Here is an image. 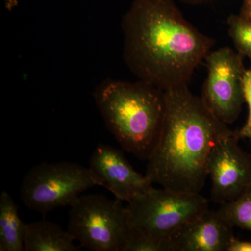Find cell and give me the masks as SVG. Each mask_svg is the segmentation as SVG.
Here are the masks:
<instances>
[{
  "mask_svg": "<svg viewBox=\"0 0 251 251\" xmlns=\"http://www.w3.org/2000/svg\"><path fill=\"white\" fill-rule=\"evenodd\" d=\"M69 231L49 220L26 224L25 251H80Z\"/></svg>",
  "mask_w": 251,
  "mask_h": 251,
  "instance_id": "cell-11",
  "label": "cell"
},
{
  "mask_svg": "<svg viewBox=\"0 0 251 251\" xmlns=\"http://www.w3.org/2000/svg\"><path fill=\"white\" fill-rule=\"evenodd\" d=\"M25 227L11 195L2 191L0 196V251H24Z\"/></svg>",
  "mask_w": 251,
  "mask_h": 251,
  "instance_id": "cell-12",
  "label": "cell"
},
{
  "mask_svg": "<svg viewBox=\"0 0 251 251\" xmlns=\"http://www.w3.org/2000/svg\"><path fill=\"white\" fill-rule=\"evenodd\" d=\"M243 89H244V99L247 103L248 117L245 125L240 130H237V134L239 139L247 138L251 141V69H246L243 77Z\"/></svg>",
  "mask_w": 251,
  "mask_h": 251,
  "instance_id": "cell-16",
  "label": "cell"
},
{
  "mask_svg": "<svg viewBox=\"0 0 251 251\" xmlns=\"http://www.w3.org/2000/svg\"><path fill=\"white\" fill-rule=\"evenodd\" d=\"M239 15L248 19H251V0H243Z\"/></svg>",
  "mask_w": 251,
  "mask_h": 251,
  "instance_id": "cell-18",
  "label": "cell"
},
{
  "mask_svg": "<svg viewBox=\"0 0 251 251\" xmlns=\"http://www.w3.org/2000/svg\"><path fill=\"white\" fill-rule=\"evenodd\" d=\"M121 24L125 64L138 80L164 92L188 85L214 44L174 0H134Z\"/></svg>",
  "mask_w": 251,
  "mask_h": 251,
  "instance_id": "cell-1",
  "label": "cell"
},
{
  "mask_svg": "<svg viewBox=\"0 0 251 251\" xmlns=\"http://www.w3.org/2000/svg\"><path fill=\"white\" fill-rule=\"evenodd\" d=\"M124 251H168V249L166 242L147 235L133 227Z\"/></svg>",
  "mask_w": 251,
  "mask_h": 251,
  "instance_id": "cell-15",
  "label": "cell"
},
{
  "mask_svg": "<svg viewBox=\"0 0 251 251\" xmlns=\"http://www.w3.org/2000/svg\"><path fill=\"white\" fill-rule=\"evenodd\" d=\"M128 204L133 228L166 244L190 221L209 209L207 201L201 193L153 186Z\"/></svg>",
  "mask_w": 251,
  "mask_h": 251,
  "instance_id": "cell-5",
  "label": "cell"
},
{
  "mask_svg": "<svg viewBox=\"0 0 251 251\" xmlns=\"http://www.w3.org/2000/svg\"><path fill=\"white\" fill-rule=\"evenodd\" d=\"M233 227L210 209L190 221L167 242L168 251H227Z\"/></svg>",
  "mask_w": 251,
  "mask_h": 251,
  "instance_id": "cell-10",
  "label": "cell"
},
{
  "mask_svg": "<svg viewBox=\"0 0 251 251\" xmlns=\"http://www.w3.org/2000/svg\"><path fill=\"white\" fill-rule=\"evenodd\" d=\"M237 132L214 145L207 165L211 198L222 204L237 199L251 186V155L239 146Z\"/></svg>",
  "mask_w": 251,
  "mask_h": 251,
  "instance_id": "cell-8",
  "label": "cell"
},
{
  "mask_svg": "<svg viewBox=\"0 0 251 251\" xmlns=\"http://www.w3.org/2000/svg\"><path fill=\"white\" fill-rule=\"evenodd\" d=\"M90 169L115 198L130 202L153 187L145 175L138 173L121 150L99 144L90 159Z\"/></svg>",
  "mask_w": 251,
  "mask_h": 251,
  "instance_id": "cell-9",
  "label": "cell"
},
{
  "mask_svg": "<svg viewBox=\"0 0 251 251\" xmlns=\"http://www.w3.org/2000/svg\"><path fill=\"white\" fill-rule=\"evenodd\" d=\"M179 1L186 4L198 5L202 4L208 0H179Z\"/></svg>",
  "mask_w": 251,
  "mask_h": 251,
  "instance_id": "cell-19",
  "label": "cell"
},
{
  "mask_svg": "<svg viewBox=\"0 0 251 251\" xmlns=\"http://www.w3.org/2000/svg\"><path fill=\"white\" fill-rule=\"evenodd\" d=\"M244 57L229 47L209 52L205 57L208 74L201 98L209 110L227 125L237 121L245 102Z\"/></svg>",
  "mask_w": 251,
  "mask_h": 251,
  "instance_id": "cell-7",
  "label": "cell"
},
{
  "mask_svg": "<svg viewBox=\"0 0 251 251\" xmlns=\"http://www.w3.org/2000/svg\"><path fill=\"white\" fill-rule=\"evenodd\" d=\"M227 23L229 36L237 52L243 57L251 59V19L240 15H231Z\"/></svg>",
  "mask_w": 251,
  "mask_h": 251,
  "instance_id": "cell-14",
  "label": "cell"
},
{
  "mask_svg": "<svg viewBox=\"0 0 251 251\" xmlns=\"http://www.w3.org/2000/svg\"><path fill=\"white\" fill-rule=\"evenodd\" d=\"M97 186L101 185L90 168L67 161L41 163L24 176L20 196L29 209L46 214L70 206L81 193Z\"/></svg>",
  "mask_w": 251,
  "mask_h": 251,
  "instance_id": "cell-6",
  "label": "cell"
},
{
  "mask_svg": "<svg viewBox=\"0 0 251 251\" xmlns=\"http://www.w3.org/2000/svg\"><path fill=\"white\" fill-rule=\"evenodd\" d=\"M68 229L80 247L93 251H124L131 233L122 201L103 195H80L71 204Z\"/></svg>",
  "mask_w": 251,
  "mask_h": 251,
  "instance_id": "cell-4",
  "label": "cell"
},
{
  "mask_svg": "<svg viewBox=\"0 0 251 251\" xmlns=\"http://www.w3.org/2000/svg\"><path fill=\"white\" fill-rule=\"evenodd\" d=\"M217 212L232 227L251 232V186L237 199L221 204Z\"/></svg>",
  "mask_w": 251,
  "mask_h": 251,
  "instance_id": "cell-13",
  "label": "cell"
},
{
  "mask_svg": "<svg viewBox=\"0 0 251 251\" xmlns=\"http://www.w3.org/2000/svg\"><path fill=\"white\" fill-rule=\"evenodd\" d=\"M93 97L119 145L140 160L148 161L164 121V91L141 80L108 79L96 87Z\"/></svg>",
  "mask_w": 251,
  "mask_h": 251,
  "instance_id": "cell-3",
  "label": "cell"
},
{
  "mask_svg": "<svg viewBox=\"0 0 251 251\" xmlns=\"http://www.w3.org/2000/svg\"><path fill=\"white\" fill-rule=\"evenodd\" d=\"M165 97L164 121L145 176L162 188L200 193L214 145L233 131L188 85L167 90Z\"/></svg>",
  "mask_w": 251,
  "mask_h": 251,
  "instance_id": "cell-2",
  "label": "cell"
},
{
  "mask_svg": "<svg viewBox=\"0 0 251 251\" xmlns=\"http://www.w3.org/2000/svg\"><path fill=\"white\" fill-rule=\"evenodd\" d=\"M227 251H251V241L240 240L234 237L229 243Z\"/></svg>",
  "mask_w": 251,
  "mask_h": 251,
  "instance_id": "cell-17",
  "label": "cell"
}]
</instances>
